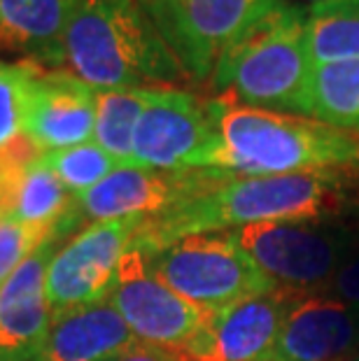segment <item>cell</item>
<instances>
[{"mask_svg": "<svg viewBox=\"0 0 359 361\" xmlns=\"http://www.w3.org/2000/svg\"><path fill=\"white\" fill-rule=\"evenodd\" d=\"M217 103V140L198 168L231 175H287L359 168V133L317 119Z\"/></svg>", "mask_w": 359, "mask_h": 361, "instance_id": "cell-2", "label": "cell"}, {"mask_svg": "<svg viewBox=\"0 0 359 361\" xmlns=\"http://www.w3.org/2000/svg\"><path fill=\"white\" fill-rule=\"evenodd\" d=\"M59 243L56 231L30 226L17 219H0V287L14 275L24 261L47 243Z\"/></svg>", "mask_w": 359, "mask_h": 361, "instance_id": "cell-24", "label": "cell"}, {"mask_svg": "<svg viewBox=\"0 0 359 361\" xmlns=\"http://www.w3.org/2000/svg\"><path fill=\"white\" fill-rule=\"evenodd\" d=\"M59 243H47L0 287V361H40L51 329L47 268Z\"/></svg>", "mask_w": 359, "mask_h": 361, "instance_id": "cell-14", "label": "cell"}, {"mask_svg": "<svg viewBox=\"0 0 359 361\" xmlns=\"http://www.w3.org/2000/svg\"><path fill=\"white\" fill-rule=\"evenodd\" d=\"M63 66L94 89L187 80L138 0H80L63 37Z\"/></svg>", "mask_w": 359, "mask_h": 361, "instance_id": "cell-3", "label": "cell"}, {"mask_svg": "<svg viewBox=\"0 0 359 361\" xmlns=\"http://www.w3.org/2000/svg\"><path fill=\"white\" fill-rule=\"evenodd\" d=\"M322 291L334 298H341V301L359 305V245L353 250V255L343 261L341 268L336 271V275Z\"/></svg>", "mask_w": 359, "mask_h": 361, "instance_id": "cell-25", "label": "cell"}, {"mask_svg": "<svg viewBox=\"0 0 359 361\" xmlns=\"http://www.w3.org/2000/svg\"><path fill=\"white\" fill-rule=\"evenodd\" d=\"M145 255L150 268L168 287L210 312L278 287L231 231L185 235Z\"/></svg>", "mask_w": 359, "mask_h": 361, "instance_id": "cell-5", "label": "cell"}, {"mask_svg": "<svg viewBox=\"0 0 359 361\" xmlns=\"http://www.w3.org/2000/svg\"><path fill=\"white\" fill-rule=\"evenodd\" d=\"M138 343L108 301L51 317L40 361H112Z\"/></svg>", "mask_w": 359, "mask_h": 361, "instance_id": "cell-16", "label": "cell"}, {"mask_svg": "<svg viewBox=\"0 0 359 361\" xmlns=\"http://www.w3.org/2000/svg\"><path fill=\"white\" fill-rule=\"evenodd\" d=\"M217 173L208 168L157 171L138 164L117 166L103 182L80 196V207L87 221L159 217L201 194Z\"/></svg>", "mask_w": 359, "mask_h": 361, "instance_id": "cell-12", "label": "cell"}, {"mask_svg": "<svg viewBox=\"0 0 359 361\" xmlns=\"http://www.w3.org/2000/svg\"><path fill=\"white\" fill-rule=\"evenodd\" d=\"M312 66L359 61V0H324L308 7Z\"/></svg>", "mask_w": 359, "mask_h": 361, "instance_id": "cell-20", "label": "cell"}, {"mask_svg": "<svg viewBox=\"0 0 359 361\" xmlns=\"http://www.w3.org/2000/svg\"><path fill=\"white\" fill-rule=\"evenodd\" d=\"M350 361H359V357H355V359H350Z\"/></svg>", "mask_w": 359, "mask_h": 361, "instance_id": "cell-28", "label": "cell"}, {"mask_svg": "<svg viewBox=\"0 0 359 361\" xmlns=\"http://www.w3.org/2000/svg\"><path fill=\"white\" fill-rule=\"evenodd\" d=\"M250 259L280 287L310 291L327 287L359 233L320 221H262L231 231Z\"/></svg>", "mask_w": 359, "mask_h": 361, "instance_id": "cell-6", "label": "cell"}, {"mask_svg": "<svg viewBox=\"0 0 359 361\" xmlns=\"http://www.w3.org/2000/svg\"><path fill=\"white\" fill-rule=\"evenodd\" d=\"M355 175L359 168L287 175L219 171L201 194L171 212L142 219L131 245L157 252L194 233L236 231L262 221H320L350 203Z\"/></svg>", "mask_w": 359, "mask_h": 361, "instance_id": "cell-1", "label": "cell"}, {"mask_svg": "<svg viewBox=\"0 0 359 361\" xmlns=\"http://www.w3.org/2000/svg\"><path fill=\"white\" fill-rule=\"evenodd\" d=\"M80 0H0V47L33 66H63V37Z\"/></svg>", "mask_w": 359, "mask_h": 361, "instance_id": "cell-17", "label": "cell"}, {"mask_svg": "<svg viewBox=\"0 0 359 361\" xmlns=\"http://www.w3.org/2000/svg\"><path fill=\"white\" fill-rule=\"evenodd\" d=\"M30 63L0 61V152L24 137V96Z\"/></svg>", "mask_w": 359, "mask_h": 361, "instance_id": "cell-23", "label": "cell"}, {"mask_svg": "<svg viewBox=\"0 0 359 361\" xmlns=\"http://www.w3.org/2000/svg\"><path fill=\"white\" fill-rule=\"evenodd\" d=\"M301 117L359 133V61L312 68Z\"/></svg>", "mask_w": 359, "mask_h": 361, "instance_id": "cell-19", "label": "cell"}, {"mask_svg": "<svg viewBox=\"0 0 359 361\" xmlns=\"http://www.w3.org/2000/svg\"><path fill=\"white\" fill-rule=\"evenodd\" d=\"M37 157L28 164L19 182L10 219L49 228L56 231L59 238H66L84 221L80 198L71 194L63 182L37 161Z\"/></svg>", "mask_w": 359, "mask_h": 361, "instance_id": "cell-18", "label": "cell"}, {"mask_svg": "<svg viewBox=\"0 0 359 361\" xmlns=\"http://www.w3.org/2000/svg\"><path fill=\"white\" fill-rule=\"evenodd\" d=\"M112 361H178V359L171 357L164 350L152 348V345L135 343L133 348H128L126 352H121V355L114 357Z\"/></svg>", "mask_w": 359, "mask_h": 361, "instance_id": "cell-26", "label": "cell"}, {"mask_svg": "<svg viewBox=\"0 0 359 361\" xmlns=\"http://www.w3.org/2000/svg\"><path fill=\"white\" fill-rule=\"evenodd\" d=\"M308 291L278 287L212 312L201 331L175 350L178 361H271L289 308Z\"/></svg>", "mask_w": 359, "mask_h": 361, "instance_id": "cell-11", "label": "cell"}, {"mask_svg": "<svg viewBox=\"0 0 359 361\" xmlns=\"http://www.w3.org/2000/svg\"><path fill=\"white\" fill-rule=\"evenodd\" d=\"M312 68L308 7L266 0L221 54L210 84L238 105L301 117Z\"/></svg>", "mask_w": 359, "mask_h": 361, "instance_id": "cell-4", "label": "cell"}, {"mask_svg": "<svg viewBox=\"0 0 359 361\" xmlns=\"http://www.w3.org/2000/svg\"><path fill=\"white\" fill-rule=\"evenodd\" d=\"M96 89L68 68L42 71L30 63L24 96V137L40 152L94 140Z\"/></svg>", "mask_w": 359, "mask_h": 361, "instance_id": "cell-13", "label": "cell"}, {"mask_svg": "<svg viewBox=\"0 0 359 361\" xmlns=\"http://www.w3.org/2000/svg\"><path fill=\"white\" fill-rule=\"evenodd\" d=\"M305 3H310V5H315V3H324V0H305Z\"/></svg>", "mask_w": 359, "mask_h": 361, "instance_id": "cell-27", "label": "cell"}, {"mask_svg": "<svg viewBox=\"0 0 359 361\" xmlns=\"http://www.w3.org/2000/svg\"><path fill=\"white\" fill-rule=\"evenodd\" d=\"M187 80L210 82L221 54L266 0H138Z\"/></svg>", "mask_w": 359, "mask_h": 361, "instance_id": "cell-7", "label": "cell"}, {"mask_svg": "<svg viewBox=\"0 0 359 361\" xmlns=\"http://www.w3.org/2000/svg\"><path fill=\"white\" fill-rule=\"evenodd\" d=\"M217 140V103L185 89L154 87L133 135V164L157 171L198 168Z\"/></svg>", "mask_w": 359, "mask_h": 361, "instance_id": "cell-10", "label": "cell"}, {"mask_svg": "<svg viewBox=\"0 0 359 361\" xmlns=\"http://www.w3.org/2000/svg\"><path fill=\"white\" fill-rule=\"evenodd\" d=\"M110 303L131 329L135 341L173 355L208 324L212 312L171 289L150 268L147 255L128 245L119 261Z\"/></svg>", "mask_w": 359, "mask_h": 361, "instance_id": "cell-8", "label": "cell"}, {"mask_svg": "<svg viewBox=\"0 0 359 361\" xmlns=\"http://www.w3.org/2000/svg\"><path fill=\"white\" fill-rule=\"evenodd\" d=\"M359 350V305L303 294L289 308L271 361H336Z\"/></svg>", "mask_w": 359, "mask_h": 361, "instance_id": "cell-15", "label": "cell"}, {"mask_svg": "<svg viewBox=\"0 0 359 361\" xmlns=\"http://www.w3.org/2000/svg\"><path fill=\"white\" fill-rule=\"evenodd\" d=\"M147 89H96L94 142L119 166L133 164V135L140 114L150 101Z\"/></svg>", "mask_w": 359, "mask_h": 361, "instance_id": "cell-21", "label": "cell"}, {"mask_svg": "<svg viewBox=\"0 0 359 361\" xmlns=\"http://www.w3.org/2000/svg\"><path fill=\"white\" fill-rule=\"evenodd\" d=\"M37 161L56 175L63 182V187L75 196H84L89 189H94L98 182H103L119 164L114 161L101 145L94 140L75 145L66 149L42 152Z\"/></svg>", "mask_w": 359, "mask_h": 361, "instance_id": "cell-22", "label": "cell"}, {"mask_svg": "<svg viewBox=\"0 0 359 361\" xmlns=\"http://www.w3.org/2000/svg\"><path fill=\"white\" fill-rule=\"evenodd\" d=\"M140 217L91 221L54 252L47 268L51 317L108 301L117 268L140 226Z\"/></svg>", "mask_w": 359, "mask_h": 361, "instance_id": "cell-9", "label": "cell"}]
</instances>
